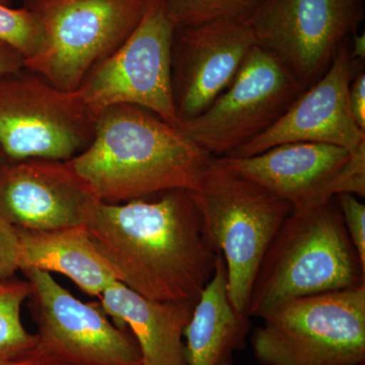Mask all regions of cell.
Returning a JSON list of instances; mask_svg holds the SVG:
<instances>
[{"mask_svg": "<svg viewBox=\"0 0 365 365\" xmlns=\"http://www.w3.org/2000/svg\"><path fill=\"white\" fill-rule=\"evenodd\" d=\"M101 307L119 328H130L141 365H187L182 336L195 304L146 299L123 283L108 287Z\"/></svg>", "mask_w": 365, "mask_h": 365, "instance_id": "16", "label": "cell"}, {"mask_svg": "<svg viewBox=\"0 0 365 365\" xmlns=\"http://www.w3.org/2000/svg\"><path fill=\"white\" fill-rule=\"evenodd\" d=\"M18 232L20 271L36 269L63 274L91 297H100L120 281L117 271L98 251L86 225L41 232L18 228Z\"/></svg>", "mask_w": 365, "mask_h": 365, "instance_id": "17", "label": "cell"}, {"mask_svg": "<svg viewBox=\"0 0 365 365\" xmlns=\"http://www.w3.org/2000/svg\"><path fill=\"white\" fill-rule=\"evenodd\" d=\"M150 0H24L42 33L25 68L59 90L76 91L140 23Z\"/></svg>", "mask_w": 365, "mask_h": 365, "instance_id": "6", "label": "cell"}, {"mask_svg": "<svg viewBox=\"0 0 365 365\" xmlns=\"http://www.w3.org/2000/svg\"><path fill=\"white\" fill-rule=\"evenodd\" d=\"M354 62L346 40L326 73L306 88L270 129L227 158L251 157L289 143H323L354 150L365 141V131L355 122L348 101Z\"/></svg>", "mask_w": 365, "mask_h": 365, "instance_id": "14", "label": "cell"}, {"mask_svg": "<svg viewBox=\"0 0 365 365\" xmlns=\"http://www.w3.org/2000/svg\"><path fill=\"white\" fill-rule=\"evenodd\" d=\"M251 318L235 312L227 294V273L222 254L212 277L195 304L188 325L185 359L187 365H232L235 353L246 344Z\"/></svg>", "mask_w": 365, "mask_h": 365, "instance_id": "18", "label": "cell"}, {"mask_svg": "<svg viewBox=\"0 0 365 365\" xmlns=\"http://www.w3.org/2000/svg\"><path fill=\"white\" fill-rule=\"evenodd\" d=\"M346 230L365 268V205L356 196L342 193L335 196Z\"/></svg>", "mask_w": 365, "mask_h": 365, "instance_id": "23", "label": "cell"}, {"mask_svg": "<svg viewBox=\"0 0 365 365\" xmlns=\"http://www.w3.org/2000/svg\"><path fill=\"white\" fill-rule=\"evenodd\" d=\"M175 30L212 25L251 26L270 0H155Z\"/></svg>", "mask_w": 365, "mask_h": 365, "instance_id": "19", "label": "cell"}, {"mask_svg": "<svg viewBox=\"0 0 365 365\" xmlns=\"http://www.w3.org/2000/svg\"><path fill=\"white\" fill-rule=\"evenodd\" d=\"M261 319L251 342L262 365L365 364V285L288 300Z\"/></svg>", "mask_w": 365, "mask_h": 365, "instance_id": "5", "label": "cell"}, {"mask_svg": "<svg viewBox=\"0 0 365 365\" xmlns=\"http://www.w3.org/2000/svg\"><path fill=\"white\" fill-rule=\"evenodd\" d=\"M365 195V141L350 151L349 158L334 178L328 189V198L338 194Z\"/></svg>", "mask_w": 365, "mask_h": 365, "instance_id": "22", "label": "cell"}, {"mask_svg": "<svg viewBox=\"0 0 365 365\" xmlns=\"http://www.w3.org/2000/svg\"><path fill=\"white\" fill-rule=\"evenodd\" d=\"M348 101L351 114L361 130L365 131V73L359 71L352 78L348 91Z\"/></svg>", "mask_w": 365, "mask_h": 365, "instance_id": "25", "label": "cell"}, {"mask_svg": "<svg viewBox=\"0 0 365 365\" xmlns=\"http://www.w3.org/2000/svg\"><path fill=\"white\" fill-rule=\"evenodd\" d=\"M175 28L150 0L135 30L88 74L76 93L96 118L109 108L136 106L179 125L172 91Z\"/></svg>", "mask_w": 365, "mask_h": 365, "instance_id": "9", "label": "cell"}, {"mask_svg": "<svg viewBox=\"0 0 365 365\" xmlns=\"http://www.w3.org/2000/svg\"><path fill=\"white\" fill-rule=\"evenodd\" d=\"M342 1L356 2V1H361V0H342Z\"/></svg>", "mask_w": 365, "mask_h": 365, "instance_id": "31", "label": "cell"}, {"mask_svg": "<svg viewBox=\"0 0 365 365\" xmlns=\"http://www.w3.org/2000/svg\"><path fill=\"white\" fill-rule=\"evenodd\" d=\"M19 250L18 228L0 215V280L13 278L19 271Z\"/></svg>", "mask_w": 365, "mask_h": 365, "instance_id": "24", "label": "cell"}, {"mask_svg": "<svg viewBox=\"0 0 365 365\" xmlns=\"http://www.w3.org/2000/svg\"><path fill=\"white\" fill-rule=\"evenodd\" d=\"M350 56L353 60H364L365 58V35L354 34L353 35L352 50Z\"/></svg>", "mask_w": 365, "mask_h": 365, "instance_id": "28", "label": "cell"}, {"mask_svg": "<svg viewBox=\"0 0 365 365\" xmlns=\"http://www.w3.org/2000/svg\"><path fill=\"white\" fill-rule=\"evenodd\" d=\"M0 365H64L61 364H56V362L48 361V360L39 359V357L33 356L29 354L26 356L20 357L9 360V361L4 362Z\"/></svg>", "mask_w": 365, "mask_h": 365, "instance_id": "27", "label": "cell"}, {"mask_svg": "<svg viewBox=\"0 0 365 365\" xmlns=\"http://www.w3.org/2000/svg\"><path fill=\"white\" fill-rule=\"evenodd\" d=\"M7 162H9V160H7L6 155H4V153L0 150V169H1Z\"/></svg>", "mask_w": 365, "mask_h": 365, "instance_id": "29", "label": "cell"}, {"mask_svg": "<svg viewBox=\"0 0 365 365\" xmlns=\"http://www.w3.org/2000/svg\"><path fill=\"white\" fill-rule=\"evenodd\" d=\"M21 272L38 328L31 355L64 365H141L135 338L112 324L102 307L81 302L45 271Z\"/></svg>", "mask_w": 365, "mask_h": 365, "instance_id": "10", "label": "cell"}, {"mask_svg": "<svg viewBox=\"0 0 365 365\" xmlns=\"http://www.w3.org/2000/svg\"><path fill=\"white\" fill-rule=\"evenodd\" d=\"M304 91L282 61L256 45L227 90L178 128L211 157H228L270 129Z\"/></svg>", "mask_w": 365, "mask_h": 365, "instance_id": "8", "label": "cell"}, {"mask_svg": "<svg viewBox=\"0 0 365 365\" xmlns=\"http://www.w3.org/2000/svg\"><path fill=\"white\" fill-rule=\"evenodd\" d=\"M212 160L158 115L119 105L98 117L90 145L69 162L101 202L117 204L192 191Z\"/></svg>", "mask_w": 365, "mask_h": 365, "instance_id": "2", "label": "cell"}, {"mask_svg": "<svg viewBox=\"0 0 365 365\" xmlns=\"http://www.w3.org/2000/svg\"><path fill=\"white\" fill-rule=\"evenodd\" d=\"M0 41L14 48L25 60L40 49L42 33L30 11L0 4Z\"/></svg>", "mask_w": 365, "mask_h": 365, "instance_id": "21", "label": "cell"}, {"mask_svg": "<svg viewBox=\"0 0 365 365\" xmlns=\"http://www.w3.org/2000/svg\"><path fill=\"white\" fill-rule=\"evenodd\" d=\"M365 285V268L335 197L294 209L264 255L248 314L261 318L283 302Z\"/></svg>", "mask_w": 365, "mask_h": 365, "instance_id": "3", "label": "cell"}, {"mask_svg": "<svg viewBox=\"0 0 365 365\" xmlns=\"http://www.w3.org/2000/svg\"><path fill=\"white\" fill-rule=\"evenodd\" d=\"M100 203L69 160L33 158L0 169V215L21 230L86 225Z\"/></svg>", "mask_w": 365, "mask_h": 365, "instance_id": "12", "label": "cell"}, {"mask_svg": "<svg viewBox=\"0 0 365 365\" xmlns=\"http://www.w3.org/2000/svg\"><path fill=\"white\" fill-rule=\"evenodd\" d=\"M189 192L209 242L225 260L230 304L237 313L248 314L264 255L292 206L225 169L215 158L196 188Z\"/></svg>", "mask_w": 365, "mask_h": 365, "instance_id": "4", "label": "cell"}, {"mask_svg": "<svg viewBox=\"0 0 365 365\" xmlns=\"http://www.w3.org/2000/svg\"><path fill=\"white\" fill-rule=\"evenodd\" d=\"M25 68V58L6 43L0 41V76Z\"/></svg>", "mask_w": 365, "mask_h": 365, "instance_id": "26", "label": "cell"}, {"mask_svg": "<svg viewBox=\"0 0 365 365\" xmlns=\"http://www.w3.org/2000/svg\"><path fill=\"white\" fill-rule=\"evenodd\" d=\"M256 45L248 25L222 23L175 30L172 91L179 123L212 105Z\"/></svg>", "mask_w": 365, "mask_h": 365, "instance_id": "13", "label": "cell"}, {"mask_svg": "<svg viewBox=\"0 0 365 365\" xmlns=\"http://www.w3.org/2000/svg\"><path fill=\"white\" fill-rule=\"evenodd\" d=\"M29 295L28 281L0 280V364L30 354L37 343L21 322V307Z\"/></svg>", "mask_w": 365, "mask_h": 365, "instance_id": "20", "label": "cell"}, {"mask_svg": "<svg viewBox=\"0 0 365 365\" xmlns=\"http://www.w3.org/2000/svg\"><path fill=\"white\" fill-rule=\"evenodd\" d=\"M362 18L361 1L270 0L251 26L257 46L275 55L306 90L326 73Z\"/></svg>", "mask_w": 365, "mask_h": 365, "instance_id": "11", "label": "cell"}, {"mask_svg": "<svg viewBox=\"0 0 365 365\" xmlns=\"http://www.w3.org/2000/svg\"><path fill=\"white\" fill-rule=\"evenodd\" d=\"M96 123L76 91L26 68L0 76V150L9 162L71 160L90 145Z\"/></svg>", "mask_w": 365, "mask_h": 365, "instance_id": "7", "label": "cell"}, {"mask_svg": "<svg viewBox=\"0 0 365 365\" xmlns=\"http://www.w3.org/2000/svg\"><path fill=\"white\" fill-rule=\"evenodd\" d=\"M9 2L11 0H0V4H4V6H9Z\"/></svg>", "mask_w": 365, "mask_h": 365, "instance_id": "30", "label": "cell"}, {"mask_svg": "<svg viewBox=\"0 0 365 365\" xmlns=\"http://www.w3.org/2000/svg\"><path fill=\"white\" fill-rule=\"evenodd\" d=\"M160 195L101 202L86 230L127 287L158 302L196 304L220 252L209 242L188 190Z\"/></svg>", "mask_w": 365, "mask_h": 365, "instance_id": "1", "label": "cell"}, {"mask_svg": "<svg viewBox=\"0 0 365 365\" xmlns=\"http://www.w3.org/2000/svg\"><path fill=\"white\" fill-rule=\"evenodd\" d=\"M349 155L350 151L329 144L289 143L251 157L215 160L289 203L294 210L330 199L329 187Z\"/></svg>", "mask_w": 365, "mask_h": 365, "instance_id": "15", "label": "cell"}]
</instances>
